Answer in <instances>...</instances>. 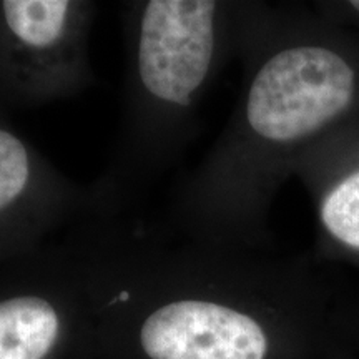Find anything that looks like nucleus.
<instances>
[{"instance_id":"f03ea898","label":"nucleus","mask_w":359,"mask_h":359,"mask_svg":"<svg viewBox=\"0 0 359 359\" xmlns=\"http://www.w3.org/2000/svg\"><path fill=\"white\" fill-rule=\"evenodd\" d=\"M314 255L230 250L163 230L115 224L107 246L103 338L138 359H271L281 346L283 306L325 290Z\"/></svg>"},{"instance_id":"7ed1b4c3","label":"nucleus","mask_w":359,"mask_h":359,"mask_svg":"<svg viewBox=\"0 0 359 359\" xmlns=\"http://www.w3.org/2000/svg\"><path fill=\"white\" fill-rule=\"evenodd\" d=\"M243 6L231 0L125 4L122 116L107 170L92 185L100 217L128 218L185 154L206 95L238 57Z\"/></svg>"},{"instance_id":"20e7f679","label":"nucleus","mask_w":359,"mask_h":359,"mask_svg":"<svg viewBox=\"0 0 359 359\" xmlns=\"http://www.w3.org/2000/svg\"><path fill=\"white\" fill-rule=\"evenodd\" d=\"M98 12L88 0L0 2V79L27 105H52L95 83L90 37Z\"/></svg>"},{"instance_id":"39448f33","label":"nucleus","mask_w":359,"mask_h":359,"mask_svg":"<svg viewBox=\"0 0 359 359\" xmlns=\"http://www.w3.org/2000/svg\"><path fill=\"white\" fill-rule=\"evenodd\" d=\"M316 222L318 262L359 264V120L313 145L294 163Z\"/></svg>"},{"instance_id":"f257e3e1","label":"nucleus","mask_w":359,"mask_h":359,"mask_svg":"<svg viewBox=\"0 0 359 359\" xmlns=\"http://www.w3.org/2000/svg\"><path fill=\"white\" fill-rule=\"evenodd\" d=\"M241 88L226 125L175 185L165 226L178 240L271 251L269 213L294 163L359 120V29L314 4L245 2Z\"/></svg>"}]
</instances>
